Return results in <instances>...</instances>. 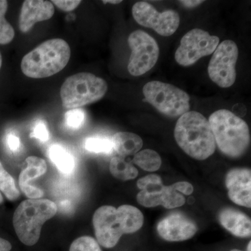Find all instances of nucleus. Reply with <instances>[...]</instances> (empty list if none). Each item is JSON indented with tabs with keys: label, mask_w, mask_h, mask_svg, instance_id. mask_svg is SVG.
Returning a JSON list of instances; mask_svg holds the SVG:
<instances>
[{
	"label": "nucleus",
	"mask_w": 251,
	"mask_h": 251,
	"mask_svg": "<svg viewBox=\"0 0 251 251\" xmlns=\"http://www.w3.org/2000/svg\"><path fill=\"white\" fill-rule=\"evenodd\" d=\"M93 226L98 244L106 249L115 247L123 234H133L143 227L144 216L135 206H100L94 214Z\"/></svg>",
	"instance_id": "obj_1"
},
{
	"label": "nucleus",
	"mask_w": 251,
	"mask_h": 251,
	"mask_svg": "<svg viewBox=\"0 0 251 251\" xmlns=\"http://www.w3.org/2000/svg\"><path fill=\"white\" fill-rule=\"evenodd\" d=\"M175 138L188 156L203 161L216 150V142L209 121L196 111H188L179 117L175 128Z\"/></svg>",
	"instance_id": "obj_2"
},
{
	"label": "nucleus",
	"mask_w": 251,
	"mask_h": 251,
	"mask_svg": "<svg viewBox=\"0 0 251 251\" xmlns=\"http://www.w3.org/2000/svg\"><path fill=\"white\" fill-rule=\"evenodd\" d=\"M208 121L221 152L233 158H239L246 153L251 143L247 122L226 109L211 114Z\"/></svg>",
	"instance_id": "obj_3"
},
{
	"label": "nucleus",
	"mask_w": 251,
	"mask_h": 251,
	"mask_svg": "<svg viewBox=\"0 0 251 251\" xmlns=\"http://www.w3.org/2000/svg\"><path fill=\"white\" fill-rule=\"evenodd\" d=\"M70 57V46L67 41L62 39H50L24 56L21 70L31 78L52 76L66 67Z\"/></svg>",
	"instance_id": "obj_4"
},
{
	"label": "nucleus",
	"mask_w": 251,
	"mask_h": 251,
	"mask_svg": "<svg viewBox=\"0 0 251 251\" xmlns=\"http://www.w3.org/2000/svg\"><path fill=\"white\" fill-rule=\"evenodd\" d=\"M57 205L47 199H28L18 205L13 216V224L18 239L27 246L35 245L40 238L43 225L52 219Z\"/></svg>",
	"instance_id": "obj_5"
},
{
	"label": "nucleus",
	"mask_w": 251,
	"mask_h": 251,
	"mask_svg": "<svg viewBox=\"0 0 251 251\" xmlns=\"http://www.w3.org/2000/svg\"><path fill=\"white\" fill-rule=\"evenodd\" d=\"M105 80L90 73H78L68 77L60 90L64 108L77 109L98 101L106 94Z\"/></svg>",
	"instance_id": "obj_6"
},
{
	"label": "nucleus",
	"mask_w": 251,
	"mask_h": 251,
	"mask_svg": "<svg viewBox=\"0 0 251 251\" xmlns=\"http://www.w3.org/2000/svg\"><path fill=\"white\" fill-rule=\"evenodd\" d=\"M143 92L147 101L165 116L176 118L189 111L188 94L171 84L151 81L144 86Z\"/></svg>",
	"instance_id": "obj_7"
},
{
	"label": "nucleus",
	"mask_w": 251,
	"mask_h": 251,
	"mask_svg": "<svg viewBox=\"0 0 251 251\" xmlns=\"http://www.w3.org/2000/svg\"><path fill=\"white\" fill-rule=\"evenodd\" d=\"M130 50L128 71L133 76H140L151 70L158 61L159 47L156 40L142 30L133 31L128 36Z\"/></svg>",
	"instance_id": "obj_8"
},
{
	"label": "nucleus",
	"mask_w": 251,
	"mask_h": 251,
	"mask_svg": "<svg viewBox=\"0 0 251 251\" xmlns=\"http://www.w3.org/2000/svg\"><path fill=\"white\" fill-rule=\"evenodd\" d=\"M238 57L239 49L233 41L226 40L219 44L208 65L211 80L222 88L232 87L237 77Z\"/></svg>",
	"instance_id": "obj_9"
},
{
	"label": "nucleus",
	"mask_w": 251,
	"mask_h": 251,
	"mask_svg": "<svg viewBox=\"0 0 251 251\" xmlns=\"http://www.w3.org/2000/svg\"><path fill=\"white\" fill-rule=\"evenodd\" d=\"M220 39L207 31L193 29L181 39L175 52V60L182 67H190L203 57L209 55L219 46Z\"/></svg>",
	"instance_id": "obj_10"
},
{
	"label": "nucleus",
	"mask_w": 251,
	"mask_h": 251,
	"mask_svg": "<svg viewBox=\"0 0 251 251\" xmlns=\"http://www.w3.org/2000/svg\"><path fill=\"white\" fill-rule=\"evenodd\" d=\"M133 18L138 24L151 28L160 35H173L179 26V15L174 10L158 11L150 3L140 1L132 8Z\"/></svg>",
	"instance_id": "obj_11"
},
{
	"label": "nucleus",
	"mask_w": 251,
	"mask_h": 251,
	"mask_svg": "<svg viewBox=\"0 0 251 251\" xmlns=\"http://www.w3.org/2000/svg\"><path fill=\"white\" fill-rule=\"evenodd\" d=\"M160 237L168 242H183L191 239L198 231L197 225L181 212H173L157 225Z\"/></svg>",
	"instance_id": "obj_12"
},
{
	"label": "nucleus",
	"mask_w": 251,
	"mask_h": 251,
	"mask_svg": "<svg viewBox=\"0 0 251 251\" xmlns=\"http://www.w3.org/2000/svg\"><path fill=\"white\" fill-rule=\"evenodd\" d=\"M228 197L239 206L251 207V171L249 168L231 170L226 176Z\"/></svg>",
	"instance_id": "obj_13"
},
{
	"label": "nucleus",
	"mask_w": 251,
	"mask_h": 251,
	"mask_svg": "<svg viewBox=\"0 0 251 251\" xmlns=\"http://www.w3.org/2000/svg\"><path fill=\"white\" fill-rule=\"evenodd\" d=\"M54 5L44 0H26L19 16V28L23 33L31 30L36 23L48 21L53 16Z\"/></svg>",
	"instance_id": "obj_14"
},
{
	"label": "nucleus",
	"mask_w": 251,
	"mask_h": 251,
	"mask_svg": "<svg viewBox=\"0 0 251 251\" xmlns=\"http://www.w3.org/2000/svg\"><path fill=\"white\" fill-rule=\"evenodd\" d=\"M27 167L21 171L19 176V186L22 192L29 199H40L44 196L41 188L31 184V181L42 176L47 171L45 160L31 156L26 158Z\"/></svg>",
	"instance_id": "obj_15"
},
{
	"label": "nucleus",
	"mask_w": 251,
	"mask_h": 251,
	"mask_svg": "<svg viewBox=\"0 0 251 251\" xmlns=\"http://www.w3.org/2000/svg\"><path fill=\"white\" fill-rule=\"evenodd\" d=\"M140 191L137 195V201L147 208L161 205L165 186L161 176L157 175H147L137 181Z\"/></svg>",
	"instance_id": "obj_16"
},
{
	"label": "nucleus",
	"mask_w": 251,
	"mask_h": 251,
	"mask_svg": "<svg viewBox=\"0 0 251 251\" xmlns=\"http://www.w3.org/2000/svg\"><path fill=\"white\" fill-rule=\"evenodd\" d=\"M219 220L221 226L236 237H251V219L242 211L232 208H225L220 211Z\"/></svg>",
	"instance_id": "obj_17"
},
{
	"label": "nucleus",
	"mask_w": 251,
	"mask_h": 251,
	"mask_svg": "<svg viewBox=\"0 0 251 251\" xmlns=\"http://www.w3.org/2000/svg\"><path fill=\"white\" fill-rule=\"evenodd\" d=\"M112 140L114 150L123 158L135 155L143 146L139 135L130 132H118L113 135Z\"/></svg>",
	"instance_id": "obj_18"
},
{
	"label": "nucleus",
	"mask_w": 251,
	"mask_h": 251,
	"mask_svg": "<svg viewBox=\"0 0 251 251\" xmlns=\"http://www.w3.org/2000/svg\"><path fill=\"white\" fill-rule=\"evenodd\" d=\"M49 156L56 168L64 174H70L75 168V158L72 152L59 144H54L50 148Z\"/></svg>",
	"instance_id": "obj_19"
},
{
	"label": "nucleus",
	"mask_w": 251,
	"mask_h": 251,
	"mask_svg": "<svg viewBox=\"0 0 251 251\" xmlns=\"http://www.w3.org/2000/svg\"><path fill=\"white\" fill-rule=\"evenodd\" d=\"M109 168L112 176L122 181L134 179L138 175V170L121 156L112 158Z\"/></svg>",
	"instance_id": "obj_20"
},
{
	"label": "nucleus",
	"mask_w": 251,
	"mask_h": 251,
	"mask_svg": "<svg viewBox=\"0 0 251 251\" xmlns=\"http://www.w3.org/2000/svg\"><path fill=\"white\" fill-rule=\"evenodd\" d=\"M133 163L145 171L154 172L159 170L161 166V158L156 151L147 149L135 153Z\"/></svg>",
	"instance_id": "obj_21"
},
{
	"label": "nucleus",
	"mask_w": 251,
	"mask_h": 251,
	"mask_svg": "<svg viewBox=\"0 0 251 251\" xmlns=\"http://www.w3.org/2000/svg\"><path fill=\"white\" fill-rule=\"evenodd\" d=\"M0 191L8 200L15 201L20 197V192L16 187V183L13 176L4 169L0 162Z\"/></svg>",
	"instance_id": "obj_22"
},
{
	"label": "nucleus",
	"mask_w": 251,
	"mask_h": 251,
	"mask_svg": "<svg viewBox=\"0 0 251 251\" xmlns=\"http://www.w3.org/2000/svg\"><path fill=\"white\" fill-rule=\"evenodd\" d=\"M8 9V1L0 0V44L6 45L14 40V27L5 18Z\"/></svg>",
	"instance_id": "obj_23"
},
{
	"label": "nucleus",
	"mask_w": 251,
	"mask_h": 251,
	"mask_svg": "<svg viewBox=\"0 0 251 251\" xmlns=\"http://www.w3.org/2000/svg\"><path fill=\"white\" fill-rule=\"evenodd\" d=\"M85 148L90 152L109 153L113 150L112 138L105 136H93L87 138Z\"/></svg>",
	"instance_id": "obj_24"
},
{
	"label": "nucleus",
	"mask_w": 251,
	"mask_h": 251,
	"mask_svg": "<svg viewBox=\"0 0 251 251\" xmlns=\"http://www.w3.org/2000/svg\"><path fill=\"white\" fill-rule=\"evenodd\" d=\"M186 199L183 195L176 191L172 186H165L162 197L161 205L168 209H175L184 205Z\"/></svg>",
	"instance_id": "obj_25"
},
{
	"label": "nucleus",
	"mask_w": 251,
	"mask_h": 251,
	"mask_svg": "<svg viewBox=\"0 0 251 251\" xmlns=\"http://www.w3.org/2000/svg\"><path fill=\"white\" fill-rule=\"evenodd\" d=\"M64 119L68 128L79 129L85 123V112L80 108L72 109L66 112Z\"/></svg>",
	"instance_id": "obj_26"
},
{
	"label": "nucleus",
	"mask_w": 251,
	"mask_h": 251,
	"mask_svg": "<svg viewBox=\"0 0 251 251\" xmlns=\"http://www.w3.org/2000/svg\"><path fill=\"white\" fill-rule=\"evenodd\" d=\"M69 251H102L94 238L84 236L77 238L71 245Z\"/></svg>",
	"instance_id": "obj_27"
},
{
	"label": "nucleus",
	"mask_w": 251,
	"mask_h": 251,
	"mask_svg": "<svg viewBox=\"0 0 251 251\" xmlns=\"http://www.w3.org/2000/svg\"><path fill=\"white\" fill-rule=\"evenodd\" d=\"M30 137L36 138L44 143L47 142L50 138V133L46 122L43 120L36 122L31 133Z\"/></svg>",
	"instance_id": "obj_28"
},
{
	"label": "nucleus",
	"mask_w": 251,
	"mask_h": 251,
	"mask_svg": "<svg viewBox=\"0 0 251 251\" xmlns=\"http://www.w3.org/2000/svg\"><path fill=\"white\" fill-rule=\"evenodd\" d=\"M52 4L57 6L59 9L64 11H72L76 9L80 4L79 0H53L51 1Z\"/></svg>",
	"instance_id": "obj_29"
},
{
	"label": "nucleus",
	"mask_w": 251,
	"mask_h": 251,
	"mask_svg": "<svg viewBox=\"0 0 251 251\" xmlns=\"http://www.w3.org/2000/svg\"><path fill=\"white\" fill-rule=\"evenodd\" d=\"M173 188L179 193H183L186 196H190L193 192V187L192 185L187 181H179L172 185Z\"/></svg>",
	"instance_id": "obj_30"
},
{
	"label": "nucleus",
	"mask_w": 251,
	"mask_h": 251,
	"mask_svg": "<svg viewBox=\"0 0 251 251\" xmlns=\"http://www.w3.org/2000/svg\"><path fill=\"white\" fill-rule=\"evenodd\" d=\"M6 143H7L8 148L12 152H16L19 150L21 146V141L19 138L16 136L14 133H9L6 137Z\"/></svg>",
	"instance_id": "obj_31"
},
{
	"label": "nucleus",
	"mask_w": 251,
	"mask_h": 251,
	"mask_svg": "<svg viewBox=\"0 0 251 251\" xmlns=\"http://www.w3.org/2000/svg\"><path fill=\"white\" fill-rule=\"evenodd\" d=\"M179 2L185 7L192 9V8L197 7L200 4L204 2V1H199V0H186L184 1V0H182V1H179Z\"/></svg>",
	"instance_id": "obj_32"
},
{
	"label": "nucleus",
	"mask_w": 251,
	"mask_h": 251,
	"mask_svg": "<svg viewBox=\"0 0 251 251\" xmlns=\"http://www.w3.org/2000/svg\"><path fill=\"white\" fill-rule=\"evenodd\" d=\"M11 249H12V246L9 241L0 238V251H10Z\"/></svg>",
	"instance_id": "obj_33"
},
{
	"label": "nucleus",
	"mask_w": 251,
	"mask_h": 251,
	"mask_svg": "<svg viewBox=\"0 0 251 251\" xmlns=\"http://www.w3.org/2000/svg\"><path fill=\"white\" fill-rule=\"evenodd\" d=\"M122 1L121 0H108V1H103V2L104 4H106V3H109V4H120V3H121Z\"/></svg>",
	"instance_id": "obj_34"
},
{
	"label": "nucleus",
	"mask_w": 251,
	"mask_h": 251,
	"mask_svg": "<svg viewBox=\"0 0 251 251\" xmlns=\"http://www.w3.org/2000/svg\"><path fill=\"white\" fill-rule=\"evenodd\" d=\"M1 64H2V57H1V52H0V69L1 68Z\"/></svg>",
	"instance_id": "obj_35"
},
{
	"label": "nucleus",
	"mask_w": 251,
	"mask_h": 251,
	"mask_svg": "<svg viewBox=\"0 0 251 251\" xmlns=\"http://www.w3.org/2000/svg\"><path fill=\"white\" fill-rule=\"evenodd\" d=\"M251 242H249V244H248L247 251H251Z\"/></svg>",
	"instance_id": "obj_36"
},
{
	"label": "nucleus",
	"mask_w": 251,
	"mask_h": 251,
	"mask_svg": "<svg viewBox=\"0 0 251 251\" xmlns=\"http://www.w3.org/2000/svg\"><path fill=\"white\" fill-rule=\"evenodd\" d=\"M3 202V197L1 196V193H0V204Z\"/></svg>",
	"instance_id": "obj_37"
},
{
	"label": "nucleus",
	"mask_w": 251,
	"mask_h": 251,
	"mask_svg": "<svg viewBox=\"0 0 251 251\" xmlns=\"http://www.w3.org/2000/svg\"><path fill=\"white\" fill-rule=\"evenodd\" d=\"M230 251H242L239 250V249H233V250H232Z\"/></svg>",
	"instance_id": "obj_38"
}]
</instances>
